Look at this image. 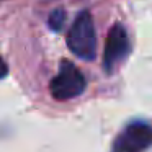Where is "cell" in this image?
Listing matches in <instances>:
<instances>
[{
	"label": "cell",
	"mask_w": 152,
	"mask_h": 152,
	"mask_svg": "<svg viewBox=\"0 0 152 152\" xmlns=\"http://www.w3.org/2000/svg\"><path fill=\"white\" fill-rule=\"evenodd\" d=\"M67 48L83 61H93L96 56L95 23L88 12H80L67 33Z\"/></svg>",
	"instance_id": "6da1fadb"
},
{
	"label": "cell",
	"mask_w": 152,
	"mask_h": 152,
	"mask_svg": "<svg viewBox=\"0 0 152 152\" xmlns=\"http://www.w3.org/2000/svg\"><path fill=\"white\" fill-rule=\"evenodd\" d=\"M85 85L87 82L83 74L70 61H62L57 75L49 83V90L51 95L56 100L66 102V100H72L79 96L85 90Z\"/></svg>",
	"instance_id": "7a4b0ae2"
},
{
	"label": "cell",
	"mask_w": 152,
	"mask_h": 152,
	"mask_svg": "<svg viewBox=\"0 0 152 152\" xmlns=\"http://www.w3.org/2000/svg\"><path fill=\"white\" fill-rule=\"evenodd\" d=\"M152 145V126L142 121L128 124L113 142L111 152H144Z\"/></svg>",
	"instance_id": "3957f363"
},
{
	"label": "cell",
	"mask_w": 152,
	"mask_h": 152,
	"mask_svg": "<svg viewBox=\"0 0 152 152\" xmlns=\"http://www.w3.org/2000/svg\"><path fill=\"white\" fill-rule=\"evenodd\" d=\"M129 53V39L124 26L121 25H113L108 31V36L105 41V49H103V69L108 74L115 72L116 66L128 56Z\"/></svg>",
	"instance_id": "277c9868"
},
{
	"label": "cell",
	"mask_w": 152,
	"mask_h": 152,
	"mask_svg": "<svg viewBox=\"0 0 152 152\" xmlns=\"http://www.w3.org/2000/svg\"><path fill=\"white\" fill-rule=\"evenodd\" d=\"M64 21H66V12L62 8H56L53 10V13L49 15V20H48V25L53 31H61L64 26Z\"/></svg>",
	"instance_id": "5b68a950"
},
{
	"label": "cell",
	"mask_w": 152,
	"mask_h": 152,
	"mask_svg": "<svg viewBox=\"0 0 152 152\" xmlns=\"http://www.w3.org/2000/svg\"><path fill=\"white\" fill-rule=\"evenodd\" d=\"M7 74H8V67H7V64H5V61L0 57V79H4Z\"/></svg>",
	"instance_id": "8992f818"
}]
</instances>
